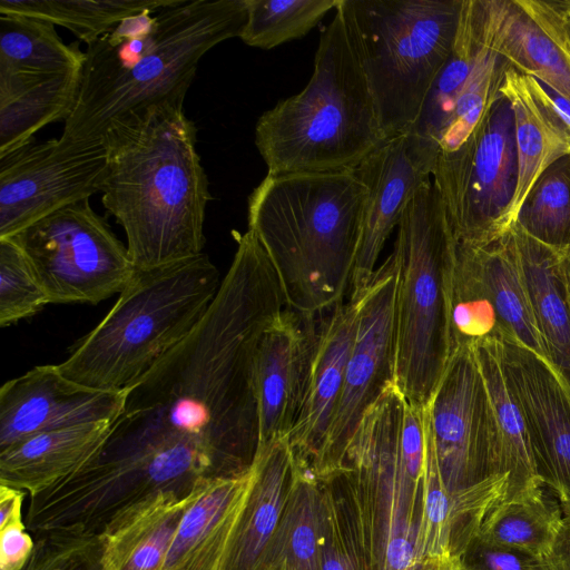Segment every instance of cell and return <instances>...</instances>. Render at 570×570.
<instances>
[{
  "label": "cell",
  "instance_id": "28",
  "mask_svg": "<svg viewBox=\"0 0 570 570\" xmlns=\"http://www.w3.org/2000/svg\"><path fill=\"white\" fill-rule=\"evenodd\" d=\"M80 73L28 75L0 71V156L27 141L42 127L69 117Z\"/></svg>",
  "mask_w": 570,
  "mask_h": 570
},
{
  "label": "cell",
  "instance_id": "4",
  "mask_svg": "<svg viewBox=\"0 0 570 570\" xmlns=\"http://www.w3.org/2000/svg\"><path fill=\"white\" fill-rule=\"evenodd\" d=\"M365 198L354 169L267 174L248 196V229L277 274L286 307L318 313L344 302Z\"/></svg>",
  "mask_w": 570,
  "mask_h": 570
},
{
  "label": "cell",
  "instance_id": "34",
  "mask_svg": "<svg viewBox=\"0 0 570 570\" xmlns=\"http://www.w3.org/2000/svg\"><path fill=\"white\" fill-rule=\"evenodd\" d=\"M175 0H0V14H20L61 26L92 43L122 20L144 11L157 12Z\"/></svg>",
  "mask_w": 570,
  "mask_h": 570
},
{
  "label": "cell",
  "instance_id": "14",
  "mask_svg": "<svg viewBox=\"0 0 570 570\" xmlns=\"http://www.w3.org/2000/svg\"><path fill=\"white\" fill-rule=\"evenodd\" d=\"M395 285L393 253L379 266L358 298V325L342 393L315 478L341 469L365 412L395 383Z\"/></svg>",
  "mask_w": 570,
  "mask_h": 570
},
{
  "label": "cell",
  "instance_id": "8",
  "mask_svg": "<svg viewBox=\"0 0 570 570\" xmlns=\"http://www.w3.org/2000/svg\"><path fill=\"white\" fill-rule=\"evenodd\" d=\"M393 255L395 384L405 401L428 409L453 353L450 325L456 239L432 180L399 223Z\"/></svg>",
  "mask_w": 570,
  "mask_h": 570
},
{
  "label": "cell",
  "instance_id": "39",
  "mask_svg": "<svg viewBox=\"0 0 570 570\" xmlns=\"http://www.w3.org/2000/svg\"><path fill=\"white\" fill-rule=\"evenodd\" d=\"M21 570H108L99 535L42 534Z\"/></svg>",
  "mask_w": 570,
  "mask_h": 570
},
{
  "label": "cell",
  "instance_id": "12",
  "mask_svg": "<svg viewBox=\"0 0 570 570\" xmlns=\"http://www.w3.org/2000/svg\"><path fill=\"white\" fill-rule=\"evenodd\" d=\"M432 181L458 243L480 245L507 233L504 219L517 188L518 154L513 111L502 94L465 142L436 159Z\"/></svg>",
  "mask_w": 570,
  "mask_h": 570
},
{
  "label": "cell",
  "instance_id": "16",
  "mask_svg": "<svg viewBox=\"0 0 570 570\" xmlns=\"http://www.w3.org/2000/svg\"><path fill=\"white\" fill-rule=\"evenodd\" d=\"M435 154L415 135L384 140L354 169L366 188L351 299L360 298L376 271L384 244L417 191L431 180Z\"/></svg>",
  "mask_w": 570,
  "mask_h": 570
},
{
  "label": "cell",
  "instance_id": "21",
  "mask_svg": "<svg viewBox=\"0 0 570 570\" xmlns=\"http://www.w3.org/2000/svg\"><path fill=\"white\" fill-rule=\"evenodd\" d=\"M500 92L513 111L518 154L517 188L504 219L508 232L539 176L558 158L570 154V104L510 66Z\"/></svg>",
  "mask_w": 570,
  "mask_h": 570
},
{
  "label": "cell",
  "instance_id": "36",
  "mask_svg": "<svg viewBox=\"0 0 570 570\" xmlns=\"http://www.w3.org/2000/svg\"><path fill=\"white\" fill-rule=\"evenodd\" d=\"M514 225L556 249L570 246V154L558 158L539 176Z\"/></svg>",
  "mask_w": 570,
  "mask_h": 570
},
{
  "label": "cell",
  "instance_id": "43",
  "mask_svg": "<svg viewBox=\"0 0 570 570\" xmlns=\"http://www.w3.org/2000/svg\"><path fill=\"white\" fill-rule=\"evenodd\" d=\"M24 494L21 490L0 485V529L22 519L21 505Z\"/></svg>",
  "mask_w": 570,
  "mask_h": 570
},
{
  "label": "cell",
  "instance_id": "42",
  "mask_svg": "<svg viewBox=\"0 0 570 570\" xmlns=\"http://www.w3.org/2000/svg\"><path fill=\"white\" fill-rule=\"evenodd\" d=\"M547 570H570V518L563 517L557 537L543 557Z\"/></svg>",
  "mask_w": 570,
  "mask_h": 570
},
{
  "label": "cell",
  "instance_id": "5",
  "mask_svg": "<svg viewBox=\"0 0 570 570\" xmlns=\"http://www.w3.org/2000/svg\"><path fill=\"white\" fill-rule=\"evenodd\" d=\"M384 140L337 6L321 31L308 83L258 118L255 146L268 175H285L353 169Z\"/></svg>",
  "mask_w": 570,
  "mask_h": 570
},
{
  "label": "cell",
  "instance_id": "35",
  "mask_svg": "<svg viewBox=\"0 0 570 570\" xmlns=\"http://www.w3.org/2000/svg\"><path fill=\"white\" fill-rule=\"evenodd\" d=\"M315 479L325 503L320 569L370 570L358 504L347 470L341 468Z\"/></svg>",
  "mask_w": 570,
  "mask_h": 570
},
{
  "label": "cell",
  "instance_id": "25",
  "mask_svg": "<svg viewBox=\"0 0 570 570\" xmlns=\"http://www.w3.org/2000/svg\"><path fill=\"white\" fill-rule=\"evenodd\" d=\"M112 422L42 432L0 451V483L33 497L69 478L106 442Z\"/></svg>",
  "mask_w": 570,
  "mask_h": 570
},
{
  "label": "cell",
  "instance_id": "40",
  "mask_svg": "<svg viewBox=\"0 0 570 570\" xmlns=\"http://www.w3.org/2000/svg\"><path fill=\"white\" fill-rule=\"evenodd\" d=\"M463 570H547L543 558L484 542L476 535L460 557Z\"/></svg>",
  "mask_w": 570,
  "mask_h": 570
},
{
  "label": "cell",
  "instance_id": "10",
  "mask_svg": "<svg viewBox=\"0 0 570 570\" xmlns=\"http://www.w3.org/2000/svg\"><path fill=\"white\" fill-rule=\"evenodd\" d=\"M425 421L448 493L484 519L504 498L508 478L498 471V430L473 346L454 348Z\"/></svg>",
  "mask_w": 570,
  "mask_h": 570
},
{
  "label": "cell",
  "instance_id": "18",
  "mask_svg": "<svg viewBox=\"0 0 570 570\" xmlns=\"http://www.w3.org/2000/svg\"><path fill=\"white\" fill-rule=\"evenodd\" d=\"M125 390L86 386L66 377L58 365H39L0 390V451L36 434L70 425L114 422Z\"/></svg>",
  "mask_w": 570,
  "mask_h": 570
},
{
  "label": "cell",
  "instance_id": "44",
  "mask_svg": "<svg viewBox=\"0 0 570 570\" xmlns=\"http://www.w3.org/2000/svg\"><path fill=\"white\" fill-rule=\"evenodd\" d=\"M417 570H463V568L460 558L436 554L424 558Z\"/></svg>",
  "mask_w": 570,
  "mask_h": 570
},
{
  "label": "cell",
  "instance_id": "24",
  "mask_svg": "<svg viewBox=\"0 0 570 570\" xmlns=\"http://www.w3.org/2000/svg\"><path fill=\"white\" fill-rule=\"evenodd\" d=\"M250 487L223 570H256L292 492L296 464L287 439L257 451Z\"/></svg>",
  "mask_w": 570,
  "mask_h": 570
},
{
  "label": "cell",
  "instance_id": "19",
  "mask_svg": "<svg viewBox=\"0 0 570 570\" xmlns=\"http://www.w3.org/2000/svg\"><path fill=\"white\" fill-rule=\"evenodd\" d=\"M491 47L570 104V24L542 0H483Z\"/></svg>",
  "mask_w": 570,
  "mask_h": 570
},
{
  "label": "cell",
  "instance_id": "11",
  "mask_svg": "<svg viewBox=\"0 0 570 570\" xmlns=\"http://www.w3.org/2000/svg\"><path fill=\"white\" fill-rule=\"evenodd\" d=\"M29 258L49 303L98 304L136 273L125 246L83 199L10 237Z\"/></svg>",
  "mask_w": 570,
  "mask_h": 570
},
{
  "label": "cell",
  "instance_id": "17",
  "mask_svg": "<svg viewBox=\"0 0 570 570\" xmlns=\"http://www.w3.org/2000/svg\"><path fill=\"white\" fill-rule=\"evenodd\" d=\"M330 309L302 313L285 307L263 333L255 365L258 450L287 439L294 429Z\"/></svg>",
  "mask_w": 570,
  "mask_h": 570
},
{
  "label": "cell",
  "instance_id": "29",
  "mask_svg": "<svg viewBox=\"0 0 570 570\" xmlns=\"http://www.w3.org/2000/svg\"><path fill=\"white\" fill-rule=\"evenodd\" d=\"M473 347L493 409L499 436L498 471L508 478L503 499H509L544 483L538 474L521 410L502 371L499 341L487 338Z\"/></svg>",
  "mask_w": 570,
  "mask_h": 570
},
{
  "label": "cell",
  "instance_id": "15",
  "mask_svg": "<svg viewBox=\"0 0 570 570\" xmlns=\"http://www.w3.org/2000/svg\"><path fill=\"white\" fill-rule=\"evenodd\" d=\"M502 371L529 434L538 474L570 518V389L532 351L499 341Z\"/></svg>",
  "mask_w": 570,
  "mask_h": 570
},
{
  "label": "cell",
  "instance_id": "45",
  "mask_svg": "<svg viewBox=\"0 0 570 570\" xmlns=\"http://www.w3.org/2000/svg\"><path fill=\"white\" fill-rule=\"evenodd\" d=\"M560 255H561V266H562V273H563V278H564V284H566V289H567V296H568V302H569V307H570V246L560 249Z\"/></svg>",
  "mask_w": 570,
  "mask_h": 570
},
{
  "label": "cell",
  "instance_id": "26",
  "mask_svg": "<svg viewBox=\"0 0 570 570\" xmlns=\"http://www.w3.org/2000/svg\"><path fill=\"white\" fill-rule=\"evenodd\" d=\"M194 492H160L117 515L99 534L108 570H163Z\"/></svg>",
  "mask_w": 570,
  "mask_h": 570
},
{
  "label": "cell",
  "instance_id": "3",
  "mask_svg": "<svg viewBox=\"0 0 570 570\" xmlns=\"http://www.w3.org/2000/svg\"><path fill=\"white\" fill-rule=\"evenodd\" d=\"M246 0H175L131 16L87 46L65 140L101 141L118 121L151 106L185 100L200 59L239 37Z\"/></svg>",
  "mask_w": 570,
  "mask_h": 570
},
{
  "label": "cell",
  "instance_id": "20",
  "mask_svg": "<svg viewBox=\"0 0 570 570\" xmlns=\"http://www.w3.org/2000/svg\"><path fill=\"white\" fill-rule=\"evenodd\" d=\"M452 288L484 298L498 317L501 340L519 343L550 365L530 307L512 227L484 244L456 242Z\"/></svg>",
  "mask_w": 570,
  "mask_h": 570
},
{
  "label": "cell",
  "instance_id": "6",
  "mask_svg": "<svg viewBox=\"0 0 570 570\" xmlns=\"http://www.w3.org/2000/svg\"><path fill=\"white\" fill-rule=\"evenodd\" d=\"M220 283L205 253L136 269L109 313L58 364L60 372L89 387L126 390L195 328Z\"/></svg>",
  "mask_w": 570,
  "mask_h": 570
},
{
  "label": "cell",
  "instance_id": "22",
  "mask_svg": "<svg viewBox=\"0 0 570 570\" xmlns=\"http://www.w3.org/2000/svg\"><path fill=\"white\" fill-rule=\"evenodd\" d=\"M358 325V298L331 308L324 320L307 393L287 438L298 468L315 475L342 393Z\"/></svg>",
  "mask_w": 570,
  "mask_h": 570
},
{
  "label": "cell",
  "instance_id": "33",
  "mask_svg": "<svg viewBox=\"0 0 570 570\" xmlns=\"http://www.w3.org/2000/svg\"><path fill=\"white\" fill-rule=\"evenodd\" d=\"M85 52L77 42L67 45L49 21L0 14V71L28 75L81 70Z\"/></svg>",
  "mask_w": 570,
  "mask_h": 570
},
{
  "label": "cell",
  "instance_id": "41",
  "mask_svg": "<svg viewBox=\"0 0 570 570\" xmlns=\"http://www.w3.org/2000/svg\"><path fill=\"white\" fill-rule=\"evenodd\" d=\"M0 537V570H21L35 548L22 519L1 528Z\"/></svg>",
  "mask_w": 570,
  "mask_h": 570
},
{
  "label": "cell",
  "instance_id": "1",
  "mask_svg": "<svg viewBox=\"0 0 570 570\" xmlns=\"http://www.w3.org/2000/svg\"><path fill=\"white\" fill-rule=\"evenodd\" d=\"M232 264L195 328L125 390L100 450L165 454L208 478L247 473L259 445L256 354L286 307L259 242L239 236Z\"/></svg>",
  "mask_w": 570,
  "mask_h": 570
},
{
  "label": "cell",
  "instance_id": "23",
  "mask_svg": "<svg viewBox=\"0 0 570 570\" xmlns=\"http://www.w3.org/2000/svg\"><path fill=\"white\" fill-rule=\"evenodd\" d=\"M252 475L250 469L238 476L207 478L196 485L163 570H223Z\"/></svg>",
  "mask_w": 570,
  "mask_h": 570
},
{
  "label": "cell",
  "instance_id": "37",
  "mask_svg": "<svg viewBox=\"0 0 570 570\" xmlns=\"http://www.w3.org/2000/svg\"><path fill=\"white\" fill-rule=\"evenodd\" d=\"M340 0H246L247 17L239 38L268 50L307 35Z\"/></svg>",
  "mask_w": 570,
  "mask_h": 570
},
{
  "label": "cell",
  "instance_id": "7",
  "mask_svg": "<svg viewBox=\"0 0 570 570\" xmlns=\"http://www.w3.org/2000/svg\"><path fill=\"white\" fill-rule=\"evenodd\" d=\"M425 410L391 384L365 412L342 468L358 504L370 570H417L425 495Z\"/></svg>",
  "mask_w": 570,
  "mask_h": 570
},
{
  "label": "cell",
  "instance_id": "31",
  "mask_svg": "<svg viewBox=\"0 0 570 570\" xmlns=\"http://www.w3.org/2000/svg\"><path fill=\"white\" fill-rule=\"evenodd\" d=\"M484 39L483 0H463L452 51L411 129L438 157L441 137L473 70Z\"/></svg>",
  "mask_w": 570,
  "mask_h": 570
},
{
  "label": "cell",
  "instance_id": "9",
  "mask_svg": "<svg viewBox=\"0 0 570 570\" xmlns=\"http://www.w3.org/2000/svg\"><path fill=\"white\" fill-rule=\"evenodd\" d=\"M463 0H340L385 139L411 131L445 65Z\"/></svg>",
  "mask_w": 570,
  "mask_h": 570
},
{
  "label": "cell",
  "instance_id": "46",
  "mask_svg": "<svg viewBox=\"0 0 570 570\" xmlns=\"http://www.w3.org/2000/svg\"><path fill=\"white\" fill-rule=\"evenodd\" d=\"M566 20H567V21L569 22V24H570V19H566Z\"/></svg>",
  "mask_w": 570,
  "mask_h": 570
},
{
  "label": "cell",
  "instance_id": "2",
  "mask_svg": "<svg viewBox=\"0 0 570 570\" xmlns=\"http://www.w3.org/2000/svg\"><path fill=\"white\" fill-rule=\"evenodd\" d=\"M104 208L122 227L136 269L203 253L212 199L197 150V127L184 100L151 106L116 122L104 137Z\"/></svg>",
  "mask_w": 570,
  "mask_h": 570
},
{
  "label": "cell",
  "instance_id": "38",
  "mask_svg": "<svg viewBox=\"0 0 570 570\" xmlns=\"http://www.w3.org/2000/svg\"><path fill=\"white\" fill-rule=\"evenodd\" d=\"M49 303L23 250L11 239H0V326L30 317Z\"/></svg>",
  "mask_w": 570,
  "mask_h": 570
},
{
  "label": "cell",
  "instance_id": "27",
  "mask_svg": "<svg viewBox=\"0 0 570 570\" xmlns=\"http://www.w3.org/2000/svg\"><path fill=\"white\" fill-rule=\"evenodd\" d=\"M528 298L551 367L570 389V307L560 249L512 226Z\"/></svg>",
  "mask_w": 570,
  "mask_h": 570
},
{
  "label": "cell",
  "instance_id": "13",
  "mask_svg": "<svg viewBox=\"0 0 570 570\" xmlns=\"http://www.w3.org/2000/svg\"><path fill=\"white\" fill-rule=\"evenodd\" d=\"M104 140L33 139L0 156V239L100 191Z\"/></svg>",
  "mask_w": 570,
  "mask_h": 570
},
{
  "label": "cell",
  "instance_id": "30",
  "mask_svg": "<svg viewBox=\"0 0 570 570\" xmlns=\"http://www.w3.org/2000/svg\"><path fill=\"white\" fill-rule=\"evenodd\" d=\"M324 520L318 481L296 465L292 492L256 570H321Z\"/></svg>",
  "mask_w": 570,
  "mask_h": 570
},
{
  "label": "cell",
  "instance_id": "32",
  "mask_svg": "<svg viewBox=\"0 0 570 570\" xmlns=\"http://www.w3.org/2000/svg\"><path fill=\"white\" fill-rule=\"evenodd\" d=\"M538 485L499 501L483 519L479 539L493 546L543 558L563 520L559 501Z\"/></svg>",
  "mask_w": 570,
  "mask_h": 570
}]
</instances>
